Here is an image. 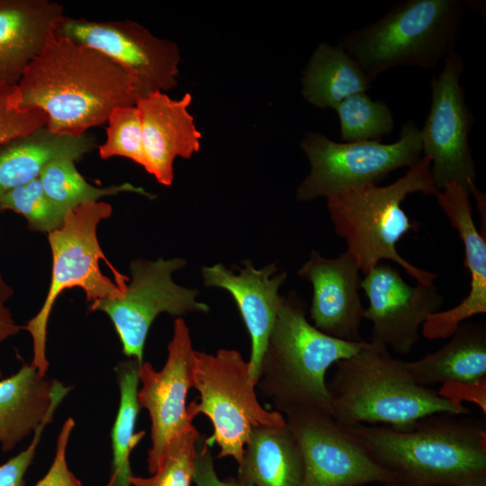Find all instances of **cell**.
Instances as JSON below:
<instances>
[{
  "instance_id": "6da1fadb",
  "label": "cell",
  "mask_w": 486,
  "mask_h": 486,
  "mask_svg": "<svg viewBox=\"0 0 486 486\" xmlns=\"http://www.w3.org/2000/svg\"><path fill=\"white\" fill-rule=\"evenodd\" d=\"M21 105L38 109L54 133L81 136L107 122L111 112L135 105V81L99 50L53 33L24 71Z\"/></svg>"
},
{
  "instance_id": "7a4b0ae2",
  "label": "cell",
  "mask_w": 486,
  "mask_h": 486,
  "mask_svg": "<svg viewBox=\"0 0 486 486\" xmlns=\"http://www.w3.org/2000/svg\"><path fill=\"white\" fill-rule=\"evenodd\" d=\"M402 486H460L486 474L485 421L436 413L404 427H344Z\"/></svg>"
},
{
  "instance_id": "3957f363",
  "label": "cell",
  "mask_w": 486,
  "mask_h": 486,
  "mask_svg": "<svg viewBox=\"0 0 486 486\" xmlns=\"http://www.w3.org/2000/svg\"><path fill=\"white\" fill-rule=\"evenodd\" d=\"M327 382L330 415L341 426L383 423L404 427L436 413L469 415L437 391L418 384L406 361L371 342L336 364Z\"/></svg>"
},
{
  "instance_id": "277c9868",
  "label": "cell",
  "mask_w": 486,
  "mask_h": 486,
  "mask_svg": "<svg viewBox=\"0 0 486 486\" xmlns=\"http://www.w3.org/2000/svg\"><path fill=\"white\" fill-rule=\"evenodd\" d=\"M306 309L295 291L283 296L261 362L256 386L282 414L298 410L330 414L327 370L367 344L321 332L307 320Z\"/></svg>"
},
{
  "instance_id": "5b68a950",
  "label": "cell",
  "mask_w": 486,
  "mask_h": 486,
  "mask_svg": "<svg viewBox=\"0 0 486 486\" xmlns=\"http://www.w3.org/2000/svg\"><path fill=\"white\" fill-rule=\"evenodd\" d=\"M415 193L435 196L439 193L427 156H422L404 176L388 185L369 184L327 198L334 230L346 241V252L364 275L382 260H390L418 283L434 284L436 274L413 266L397 251L400 238L418 228L401 208L405 198Z\"/></svg>"
},
{
  "instance_id": "8992f818",
  "label": "cell",
  "mask_w": 486,
  "mask_h": 486,
  "mask_svg": "<svg viewBox=\"0 0 486 486\" xmlns=\"http://www.w3.org/2000/svg\"><path fill=\"white\" fill-rule=\"evenodd\" d=\"M475 1L403 0L373 23L345 33L339 46L374 82L396 67L432 68L453 51Z\"/></svg>"
},
{
  "instance_id": "52a82bcc",
  "label": "cell",
  "mask_w": 486,
  "mask_h": 486,
  "mask_svg": "<svg viewBox=\"0 0 486 486\" xmlns=\"http://www.w3.org/2000/svg\"><path fill=\"white\" fill-rule=\"evenodd\" d=\"M193 376L199 403L192 401L187 410L193 418L202 413L211 419L213 433L205 440L211 447H220L218 458L230 456L238 464L253 428L286 423L282 413L259 404L257 382L238 350L220 349L215 355L195 351Z\"/></svg>"
},
{
  "instance_id": "ba28073f",
  "label": "cell",
  "mask_w": 486,
  "mask_h": 486,
  "mask_svg": "<svg viewBox=\"0 0 486 486\" xmlns=\"http://www.w3.org/2000/svg\"><path fill=\"white\" fill-rule=\"evenodd\" d=\"M111 204L104 202H86L69 209L62 225L48 233L52 253V274L45 302L23 327L32 338V364L46 376L49 362L46 356L47 326L51 309L60 292L80 287L92 303L107 298H120L123 291L99 266V260L109 263L98 239L97 226L112 215Z\"/></svg>"
},
{
  "instance_id": "9c48e42d",
  "label": "cell",
  "mask_w": 486,
  "mask_h": 486,
  "mask_svg": "<svg viewBox=\"0 0 486 486\" xmlns=\"http://www.w3.org/2000/svg\"><path fill=\"white\" fill-rule=\"evenodd\" d=\"M310 165L299 184L296 198L309 202L328 198L341 191L369 184H377L391 172L414 166L421 158L420 130L409 120L397 141L337 142L320 132H308L301 142Z\"/></svg>"
},
{
  "instance_id": "30bf717a",
  "label": "cell",
  "mask_w": 486,
  "mask_h": 486,
  "mask_svg": "<svg viewBox=\"0 0 486 486\" xmlns=\"http://www.w3.org/2000/svg\"><path fill=\"white\" fill-rule=\"evenodd\" d=\"M185 265L182 258L136 259L130 263L131 277L122 296L91 304L92 311L101 310L109 316L128 357L143 363L145 341L159 314L183 316L210 310L208 304L196 300L197 290L182 287L173 281L172 274Z\"/></svg>"
},
{
  "instance_id": "8fae6325",
  "label": "cell",
  "mask_w": 486,
  "mask_h": 486,
  "mask_svg": "<svg viewBox=\"0 0 486 486\" xmlns=\"http://www.w3.org/2000/svg\"><path fill=\"white\" fill-rule=\"evenodd\" d=\"M54 33L99 50L119 64L134 79L138 100L154 92L171 90L177 84L179 48L155 37L138 22L64 16Z\"/></svg>"
},
{
  "instance_id": "7c38bea8",
  "label": "cell",
  "mask_w": 486,
  "mask_h": 486,
  "mask_svg": "<svg viewBox=\"0 0 486 486\" xmlns=\"http://www.w3.org/2000/svg\"><path fill=\"white\" fill-rule=\"evenodd\" d=\"M464 68V59L455 51L444 59L442 70L431 79L430 109L419 129L422 152L430 159L439 192L453 180L469 191L468 183H475L477 176L468 138L474 119L461 85Z\"/></svg>"
},
{
  "instance_id": "4fadbf2b",
  "label": "cell",
  "mask_w": 486,
  "mask_h": 486,
  "mask_svg": "<svg viewBox=\"0 0 486 486\" xmlns=\"http://www.w3.org/2000/svg\"><path fill=\"white\" fill-rule=\"evenodd\" d=\"M304 457L303 486H361L395 482L328 413L298 410L284 414Z\"/></svg>"
},
{
  "instance_id": "5bb4252c",
  "label": "cell",
  "mask_w": 486,
  "mask_h": 486,
  "mask_svg": "<svg viewBox=\"0 0 486 486\" xmlns=\"http://www.w3.org/2000/svg\"><path fill=\"white\" fill-rule=\"evenodd\" d=\"M167 351L166 362L160 371H156L148 362H143L139 369L141 388L138 389V401L140 408L148 410L151 420L152 445L147 460L151 474L157 471L169 441L194 426L186 397L194 386L195 350L183 318L175 320Z\"/></svg>"
},
{
  "instance_id": "9a60e30c",
  "label": "cell",
  "mask_w": 486,
  "mask_h": 486,
  "mask_svg": "<svg viewBox=\"0 0 486 486\" xmlns=\"http://www.w3.org/2000/svg\"><path fill=\"white\" fill-rule=\"evenodd\" d=\"M369 304L364 319L372 323L371 343L410 354L419 341L428 317L442 307L444 296L434 284L411 286L389 264H379L361 281Z\"/></svg>"
},
{
  "instance_id": "2e32d148",
  "label": "cell",
  "mask_w": 486,
  "mask_h": 486,
  "mask_svg": "<svg viewBox=\"0 0 486 486\" xmlns=\"http://www.w3.org/2000/svg\"><path fill=\"white\" fill-rule=\"evenodd\" d=\"M359 273L346 252L332 258L310 252L298 275L312 284L310 313L315 328L341 340L363 341L360 328L365 308L360 299Z\"/></svg>"
},
{
  "instance_id": "e0dca14e",
  "label": "cell",
  "mask_w": 486,
  "mask_h": 486,
  "mask_svg": "<svg viewBox=\"0 0 486 486\" xmlns=\"http://www.w3.org/2000/svg\"><path fill=\"white\" fill-rule=\"evenodd\" d=\"M238 270L235 273L216 264L202 266L201 274L205 287L224 289L233 297L250 337L249 374L258 382L262 358L282 302L279 288L287 273H277L274 264L256 269L250 260H245L243 268Z\"/></svg>"
},
{
  "instance_id": "ac0fdd59",
  "label": "cell",
  "mask_w": 486,
  "mask_h": 486,
  "mask_svg": "<svg viewBox=\"0 0 486 486\" xmlns=\"http://www.w3.org/2000/svg\"><path fill=\"white\" fill-rule=\"evenodd\" d=\"M436 199L463 241L464 266L470 274V288L458 305L428 317L421 327V333L428 339L449 338L462 322L486 312V238L474 224L470 192L453 180L444 186Z\"/></svg>"
},
{
  "instance_id": "d6986e66",
  "label": "cell",
  "mask_w": 486,
  "mask_h": 486,
  "mask_svg": "<svg viewBox=\"0 0 486 486\" xmlns=\"http://www.w3.org/2000/svg\"><path fill=\"white\" fill-rule=\"evenodd\" d=\"M191 102L189 93L174 100L164 92H154L136 103L148 162L146 171L162 185L172 184L176 157L190 158L200 149L202 134L188 112Z\"/></svg>"
},
{
  "instance_id": "ffe728a7",
  "label": "cell",
  "mask_w": 486,
  "mask_h": 486,
  "mask_svg": "<svg viewBox=\"0 0 486 486\" xmlns=\"http://www.w3.org/2000/svg\"><path fill=\"white\" fill-rule=\"evenodd\" d=\"M64 16L58 2L0 0V85H18Z\"/></svg>"
},
{
  "instance_id": "44dd1931",
  "label": "cell",
  "mask_w": 486,
  "mask_h": 486,
  "mask_svg": "<svg viewBox=\"0 0 486 486\" xmlns=\"http://www.w3.org/2000/svg\"><path fill=\"white\" fill-rule=\"evenodd\" d=\"M305 474L300 442L287 423L252 428L238 463L236 479L240 483L252 486H303Z\"/></svg>"
},
{
  "instance_id": "7402d4cb",
  "label": "cell",
  "mask_w": 486,
  "mask_h": 486,
  "mask_svg": "<svg viewBox=\"0 0 486 486\" xmlns=\"http://www.w3.org/2000/svg\"><path fill=\"white\" fill-rule=\"evenodd\" d=\"M96 147V140L54 133L46 126L0 148V196L39 178L43 168L59 159L79 160Z\"/></svg>"
},
{
  "instance_id": "603a6c76",
  "label": "cell",
  "mask_w": 486,
  "mask_h": 486,
  "mask_svg": "<svg viewBox=\"0 0 486 486\" xmlns=\"http://www.w3.org/2000/svg\"><path fill=\"white\" fill-rule=\"evenodd\" d=\"M406 364L414 381L425 387L473 382L486 377L485 324L462 322L446 345Z\"/></svg>"
},
{
  "instance_id": "cb8c5ba5",
  "label": "cell",
  "mask_w": 486,
  "mask_h": 486,
  "mask_svg": "<svg viewBox=\"0 0 486 486\" xmlns=\"http://www.w3.org/2000/svg\"><path fill=\"white\" fill-rule=\"evenodd\" d=\"M52 400L51 381L31 364L0 380V448L12 451L39 428Z\"/></svg>"
},
{
  "instance_id": "d4e9b609",
  "label": "cell",
  "mask_w": 486,
  "mask_h": 486,
  "mask_svg": "<svg viewBox=\"0 0 486 486\" xmlns=\"http://www.w3.org/2000/svg\"><path fill=\"white\" fill-rule=\"evenodd\" d=\"M302 94L315 107L335 108L350 95L366 93L373 81L339 45L320 43L302 76Z\"/></svg>"
},
{
  "instance_id": "484cf974",
  "label": "cell",
  "mask_w": 486,
  "mask_h": 486,
  "mask_svg": "<svg viewBox=\"0 0 486 486\" xmlns=\"http://www.w3.org/2000/svg\"><path fill=\"white\" fill-rule=\"evenodd\" d=\"M140 364L132 358L120 363L116 367L120 405L111 433L112 459L107 486H130V479L133 474L130 454L146 434L144 430L134 432L140 409L137 396Z\"/></svg>"
},
{
  "instance_id": "4316f807",
  "label": "cell",
  "mask_w": 486,
  "mask_h": 486,
  "mask_svg": "<svg viewBox=\"0 0 486 486\" xmlns=\"http://www.w3.org/2000/svg\"><path fill=\"white\" fill-rule=\"evenodd\" d=\"M39 179L47 195L66 210L86 202H98L103 196L123 192L140 194L149 199L155 197L142 187L130 183L107 187L93 186L79 174L75 166V161L69 159L50 163L43 168Z\"/></svg>"
},
{
  "instance_id": "83f0119b",
  "label": "cell",
  "mask_w": 486,
  "mask_h": 486,
  "mask_svg": "<svg viewBox=\"0 0 486 486\" xmlns=\"http://www.w3.org/2000/svg\"><path fill=\"white\" fill-rule=\"evenodd\" d=\"M345 142L379 141L394 128V118L388 104L374 100L366 93L348 96L335 108Z\"/></svg>"
},
{
  "instance_id": "f1b7e54d",
  "label": "cell",
  "mask_w": 486,
  "mask_h": 486,
  "mask_svg": "<svg viewBox=\"0 0 486 486\" xmlns=\"http://www.w3.org/2000/svg\"><path fill=\"white\" fill-rule=\"evenodd\" d=\"M201 435L194 426L168 443L157 471L144 478L132 475V486H191L194 475L196 444Z\"/></svg>"
},
{
  "instance_id": "f546056e",
  "label": "cell",
  "mask_w": 486,
  "mask_h": 486,
  "mask_svg": "<svg viewBox=\"0 0 486 486\" xmlns=\"http://www.w3.org/2000/svg\"><path fill=\"white\" fill-rule=\"evenodd\" d=\"M5 210L25 217L32 230L48 233L62 225L68 211L47 195L39 178L0 196V211Z\"/></svg>"
},
{
  "instance_id": "4dcf8cb0",
  "label": "cell",
  "mask_w": 486,
  "mask_h": 486,
  "mask_svg": "<svg viewBox=\"0 0 486 486\" xmlns=\"http://www.w3.org/2000/svg\"><path fill=\"white\" fill-rule=\"evenodd\" d=\"M106 140L98 145L103 159L112 157L130 158L145 170L148 162L143 147L142 129L139 110L135 105L114 108L107 120Z\"/></svg>"
},
{
  "instance_id": "1f68e13d",
  "label": "cell",
  "mask_w": 486,
  "mask_h": 486,
  "mask_svg": "<svg viewBox=\"0 0 486 486\" xmlns=\"http://www.w3.org/2000/svg\"><path fill=\"white\" fill-rule=\"evenodd\" d=\"M47 121L40 110L22 107L18 86L0 85V148L46 126Z\"/></svg>"
},
{
  "instance_id": "d6a6232c",
  "label": "cell",
  "mask_w": 486,
  "mask_h": 486,
  "mask_svg": "<svg viewBox=\"0 0 486 486\" xmlns=\"http://www.w3.org/2000/svg\"><path fill=\"white\" fill-rule=\"evenodd\" d=\"M71 387L65 386L58 380H52L51 394L52 400L50 410L33 433V438L28 447L17 455L9 459L5 464L0 465V486H23L25 482L23 477L32 464L36 454V449L40 442L45 427L50 423L54 413L62 402Z\"/></svg>"
},
{
  "instance_id": "836d02e7",
  "label": "cell",
  "mask_w": 486,
  "mask_h": 486,
  "mask_svg": "<svg viewBox=\"0 0 486 486\" xmlns=\"http://www.w3.org/2000/svg\"><path fill=\"white\" fill-rule=\"evenodd\" d=\"M75 421L68 418L60 429L56 444V453L53 462L45 474L35 486H83L68 469L66 452Z\"/></svg>"
},
{
  "instance_id": "e575fe53",
  "label": "cell",
  "mask_w": 486,
  "mask_h": 486,
  "mask_svg": "<svg viewBox=\"0 0 486 486\" xmlns=\"http://www.w3.org/2000/svg\"><path fill=\"white\" fill-rule=\"evenodd\" d=\"M193 482L195 486H252L242 484L236 478L220 480L215 471L211 446L202 436L196 444Z\"/></svg>"
},
{
  "instance_id": "d590c367",
  "label": "cell",
  "mask_w": 486,
  "mask_h": 486,
  "mask_svg": "<svg viewBox=\"0 0 486 486\" xmlns=\"http://www.w3.org/2000/svg\"><path fill=\"white\" fill-rule=\"evenodd\" d=\"M437 392L458 405H462L463 400L477 403L483 413L486 412V377L473 382L445 383Z\"/></svg>"
},
{
  "instance_id": "8d00e7d4",
  "label": "cell",
  "mask_w": 486,
  "mask_h": 486,
  "mask_svg": "<svg viewBox=\"0 0 486 486\" xmlns=\"http://www.w3.org/2000/svg\"><path fill=\"white\" fill-rule=\"evenodd\" d=\"M13 294L12 287L6 283L0 272V343L17 334L22 327L17 325L6 306Z\"/></svg>"
},
{
  "instance_id": "74e56055",
  "label": "cell",
  "mask_w": 486,
  "mask_h": 486,
  "mask_svg": "<svg viewBox=\"0 0 486 486\" xmlns=\"http://www.w3.org/2000/svg\"><path fill=\"white\" fill-rule=\"evenodd\" d=\"M470 194H472L476 201V205L481 215V230L480 233L486 238V217H485V209H486V199L485 194L482 193L475 185V183L470 181L468 183Z\"/></svg>"
},
{
  "instance_id": "f35d334b",
  "label": "cell",
  "mask_w": 486,
  "mask_h": 486,
  "mask_svg": "<svg viewBox=\"0 0 486 486\" xmlns=\"http://www.w3.org/2000/svg\"><path fill=\"white\" fill-rule=\"evenodd\" d=\"M460 486H486V474L467 481Z\"/></svg>"
},
{
  "instance_id": "ab89813d",
  "label": "cell",
  "mask_w": 486,
  "mask_h": 486,
  "mask_svg": "<svg viewBox=\"0 0 486 486\" xmlns=\"http://www.w3.org/2000/svg\"><path fill=\"white\" fill-rule=\"evenodd\" d=\"M384 486H402V485L396 482H389V483H385Z\"/></svg>"
}]
</instances>
